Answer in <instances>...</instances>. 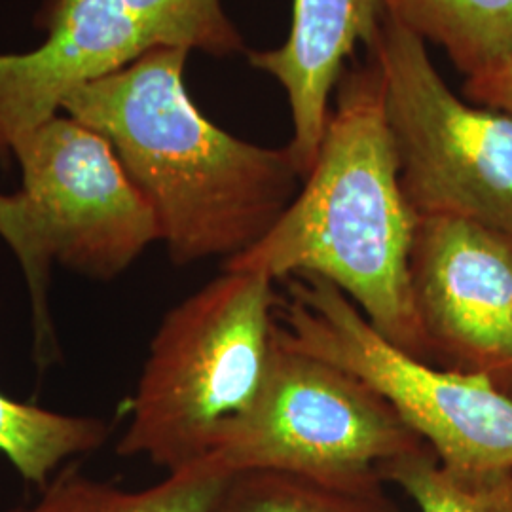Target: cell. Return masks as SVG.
Returning a JSON list of instances; mask_svg holds the SVG:
<instances>
[{"instance_id":"cell-2","label":"cell","mask_w":512,"mask_h":512,"mask_svg":"<svg viewBox=\"0 0 512 512\" xmlns=\"http://www.w3.org/2000/svg\"><path fill=\"white\" fill-rule=\"evenodd\" d=\"M317 160L270 232L224 270L315 275L397 348L431 363L410 289L420 217L404 196L376 61L346 69Z\"/></svg>"},{"instance_id":"cell-16","label":"cell","mask_w":512,"mask_h":512,"mask_svg":"<svg viewBox=\"0 0 512 512\" xmlns=\"http://www.w3.org/2000/svg\"><path fill=\"white\" fill-rule=\"evenodd\" d=\"M126 4L150 48L198 50L219 59L247 50L220 0H126Z\"/></svg>"},{"instance_id":"cell-13","label":"cell","mask_w":512,"mask_h":512,"mask_svg":"<svg viewBox=\"0 0 512 512\" xmlns=\"http://www.w3.org/2000/svg\"><path fill=\"white\" fill-rule=\"evenodd\" d=\"M226 476L198 461L145 490H122L69 469L23 512H211Z\"/></svg>"},{"instance_id":"cell-4","label":"cell","mask_w":512,"mask_h":512,"mask_svg":"<svg viewBox=\"0 0 512 512\" xmlns=\"http://www.w3.org/2000/svg\"><path fill=\"white\" fill-rule=\"evenodd\" d=\"M279 336L370 385L459 475L512 471V395L488 378L421 361L391 344L363 311L315 275L285 279Z\"/></svg>"},{"instance_id":"cell-9","label":"cell","mask_w":512,"mask_h":512,"mask_svg":"<svg viewBox=\"0 0 512 512\" xmlns=\"http://www.w3.org/2000/svg\"><path fill=\"white\" fill-rule=\"evenodd\" d=\"M46 40L0 55V164L19 141L57 116L76 90L124 69L150 50L126 0H48Z\"/></svg>"},{"instance_id":"cell-18","label":"cell","mask_w":512,"mask_h":512,"mask_svg":"<svg viewBox=\"0 0 512 512\" xmlns=\"http://www.w3.org/2000/svg\"><path fill=\"white\" fill-rule=\"evenodd\" d=\"M463 95L473 105L512 114V65L495 73L465 78Z\"/></svg>"},{"instance_id":"cell-1","label":"cell","mask_w":512,"mask_h":512,"mask_svg":"<svg viewBox=\"0 0 512 512\" xmlns=\"http://www.w3.org/2000/svg\"><path fill=\"white\" fill-rule=\"evenodd\" d=\"M183 48L156 46L63 110L109 141L160 222L173 264L232 260L264 238L304 181L289 148L260 147L192 101Z\"/></svg>"},{"instance_id":"cell-12","label":"cell","mask_w":512,"mask_h":512,"mask_svg":"<svg viewBox=\"0 0 512 512\" xmlns=\"http://www.w3.org/2000/svg\"><path fill=\"white\" fill-rule=\"evenodd\" d=\"M211 512H403L382 480L336 482L249 469L226 476Z\"/></svg>"},{"instance_id":"cell-11","label":"cell","mask_w":512,"mask_h":512,"mask_svg":"<svg viewBox=\"0 0 512 512\" xmlns=\"http://www.w3.org/2000/svg\"><path fill=\"white\" fill-rule=\"evenodd\" d=\"M387 12L444 50L465 78L512 65V0H385Z\"/></svg>"},{"instance_id":"cell-5","label":"cell","mask_w":512,"mask_h":512,"mask_svg":"<svg viewBox=\"0 0 512 512\" xmlns=\"http://www.w3.org/2000/svg\"><path fill=\"white\" fill-rule=\"evenodd\" d=\"M404 196L416 215L512 234V114L463 103L418 35L385 12L370 50Z\"/></svg>"},{"instance_id":"cell-14","label":"cell","mask_w":512,"mask_h":512,"mask_svg":"<svg viewBox=\"0 0 512 512\" xmlns=\"http://www.w3.org/2000/svg\"><path fill=\"white\" fill-rule=\"evenodd\" d=\"M109 431L107 421L59 414L0 391V454L25 482L42 490L65 459L101 448Z\"/></svg>"},{"instance_id":"cell-17","label":"cell","mask_w":512,"mask_h":512,"mask_svg":"<svg viewBox=\"0 0 512 512\" xmlns=\"http://www.w3.org/2000/svg\"><path fill=\"white\" fill-rule=\"evenodd\" d=\"M0 238L18 258L21 272L25 277L31 317L35 329L37 353H52L55 346L54 325L50 317V268L52 258L46 251L44 239L40 236L37 222L25 202L23 194H2L0 192Z\"/></svg>"},{"instance_id":"cell-8","label":"cell","mask_w":512,"mask_h":512,"mask_svg":"<svg viewBox=\"0 0 512 512\" xmlns=\"http://www.w3.org/2000/svg\"><path fill=\"white\" fill-rule=\"evenodd\" d=\"M410 289L431 363L488 378L512 395V234L423 217Z\"/></svg>"},{"instance_id":"cell-19","label":"cell","mask_w":512,"mask_h":512,"mask_svg":"<svg viewBox=\"0 0 512 512\" xmlns=\"http://www.w3.org/2000/svg\"><path fill=\"white\" fill-rule=\"evenodd\" d=\"M10 512H23V509H16V511H10Z\"/></svg>"},{"instance_id":"cell-3","label":"cell","mask_w":512,"mask_h":512,"mask_svg":"<svg viewBox=\"0 0 512 512\" xmlns=\"http://www.w3.org/2000/svg\"><path fill=\"white\" fill-rule=\"evenodd\" d=\"M279 298L268 275L222 268L167 311L116 452L167 473L215 454L264 387L277 346Z\"/></svg>"},{"instance_id":"cell-10","label":"cell","mask_w":512,"mask_h":512,"mask_svg":"<svg viewBox=\"0 0 512 512\" xmlns=\"http://www.w3.org/2000/svg\"><path fill=\"white\" fill-rule=\"evenodd\" d=\"M385 0H294L287 40L251 52V65L270 74L287 93L293 137L287 145L304 179L317 160L329 124L330 97L359 44L374 48Z\"/></svg>"},{"instance_id":"cell-15","label":"cell","mask_w":512,"mask_h":512,"mask_svg":"<svg viewBox=\"0 0 512 512\" xmlns=\"http://www.w3.org/2000/svg\"><path fill=\"white\" fill-rule=\"evenodd\" d=\"M380 478L401 488L418 512H512V471L459 475L446 469L427 444L387 461Z\"/></svg>"},{"instance_id":"cell-7","label":"cell","mask_w":512,"mask_h":512,"mask_svg":"<svg viewBox=\"0 0 512 512\" xmlns=\"http://www.w3.org/2000/svg\"><path fill=\"white\" fill-rule=\"evenodd\" d=\"M14 160L52 262L110 281L162 241L152 205L95 129L57 114L19 141Z\"/></svg>"},{"instance_id":"cell-6","label":"cell","mask_w":512,"mask_h":512,"mask_svg":"<svg viewBox=\"0 0 512 512\" xmlns=\"http://www.w3.org/2000/svg\"><path fill=\"white\" fill-rule=\"evenodd\" d=\"M425 442L361 378L287 344L277 346L251 412L203 459L224 475L274 469L365 482ZM384 482V480H382Z\"/></svg>"}]
</instances>
